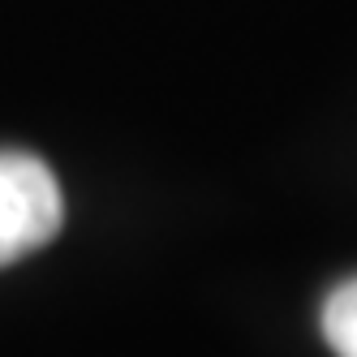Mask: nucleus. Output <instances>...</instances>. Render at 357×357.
Segmentation results:
<instances>
[{
    "mask_svg": "<svg viewBox=\"0 0 357 357\" xmlns=\"http://www.w3.org/2000/svg\"><path fill=\"white\" fill-rule=\"evenodd\" d=\"M65 224L52 168L26 151H0V267L47 245Z\"/></svg>",
    "mask_w": 357,
    "mask_h": 357,
    "instance_id": "nucleus-1",
    "label": "nucleus"
},
{
    "mask_svg": "<svg viewBox=\"0 0 357 357\" xmlns=\"http://www.w3.org/2000/svg\"><path fill=\"white\" fill-rule=\"evenodd\" d=\"M323 336L336 357H357V275L336 284L323 301Z\"/></svg>",
    "mask_w": 357,
    "mask_h": 357,
    "instance_id": "nucleus-2",
    "label": "nucleus"
}]
</instances>
